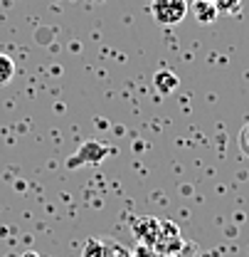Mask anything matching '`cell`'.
<instances>
[{"mask_svg":"<svg viewBox=\"0 0 249 257\" xmlns=\"http://www.w3.org/2000/svg\"><path fill=\"white\" fill-rule=\"evenodd\" d=\"M148 13L158 25L173 28V25H180L185 20V15L190 13V5H187V0H151Z\"/></svg>","mask_w":249,"mask_h":257,"instance_id":"cell-1","label":"cell"},{"mask_svg":"<svg viewBox=\"0 0 249 257\" xmlns=\"http://www.w3.org/2000/svg\"><path fill=\"white\" fill-rule=\"evenodd\" d=\"M190 13L195 15V20H197L200 25H212V23L217 20V15H219L212 0H192Z\"/></svg>","mask_w":249,"mask_h":257,"instance_id":"cell-2","label":"cell"},{"mask_svg":"<svg viewBox=\"0 0 249 257\" xmlns=\"http://www.w3.org/2000/svg\"><path fill=\"white\" fill-rule=\"evenodd\" d=\"M153 87H156L160 94H170L178 87V77L170 69H160V72H156V77H153Z\"/></svg>","mask_w":249,"mask_h":257,"instance_id":"cell-3","label":"cell"},{"mask_svg":"<svg viewBox=\"0 0 249 257\" xmlns=\"http://www.w3.org/2000/svg\"><path fill=\"white\" fill-rule=\"evenodd\" d=\"M13 77H15V62H13L8 55H3V52H0V87L10 84V82H13Z\"/></svg>","mask_w":249,"mask_h":257,"instance_id":"cell-4","label":"cell"},{"mask_svg":"<svg viewBox=\"0 0 249 257\" xmlns=\"http://www.w3.org/2000/svg\"><path fill=\"white\" fill-rule=\"evenodd\" d=\"M217 13H227V15H237L242 10V0H215Z\"/></svg>","mask_w":249,"mask_h":257,"instance_id":"cell-5","label":"cell"},{"mask_svg":"<svg viewBox=\"0 0 249 257\" xmlns=\"http://www.w3.org/2000/svg\"><path fill=\"white\" fill-rule=\"evenodd\" d=\"M237 146H239V151H242V156L249 159V121L244 126L239 128V136H237Z\"/></svg>","mask_w":249,"mask_h":257,"instance_id":"cell-6","label":"cell"},{"mask_svg":"<svg viewBox=\"0 0 249 257\" xmlns=\"http://www.w3.org/2000/svg\"><path fill=\"white\" fill-rule=\"evenodd\" d=\"M23 257H37V255H35V252H25V255H23Z\"/></svg>","mask_w":249,"mask_h":257,"instance_id":"cell-7","label":"cell"},{"mask_svg":"<svg viewBox=\"0 0 249 257\" xmlns=\"http://www.w3.org/2000/svg\"><path fill=\"white\" fill-rule=\"evenodd\" d=\"M212 3H215V0H212Z\"/></svg>","mask_w":249,"mask_h":257,"instance_id":"cell-8","label":"cell"}]
</instances>
